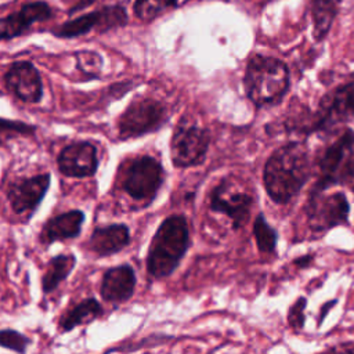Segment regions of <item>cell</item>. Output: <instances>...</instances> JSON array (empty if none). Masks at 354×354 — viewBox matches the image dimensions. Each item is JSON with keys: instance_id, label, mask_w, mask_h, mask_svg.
Listing matches in <instances>:
<instances>
[{"instance_id": "obj_11", "label": "cell", "mask_w": 354, "mask_h": 354, "mask_svg": "<svg viewBox=\"0 0 354 354\" xmlns=\"http://www.w3.org/2000/svg\"><path fill=\"white\" fill-rule=\"evenodd\" d=\"M57 165L58 170L66 177H91L97 173L100 165L97 147L90 141L72 142L59 152Z\"/></svg>"}, {"instance_id": "obj_1", "label": "cell", "mask_w": 354, "mask_h": 354, "mask_svg": "<svg viewBox=\"0 0 354 354\" xmlns=\"http://www.w3.org/2000/svg\"><path fill=\"white\" fill-rule=\"evenodd\" d=\"M311 173L308 151L301 142H288L267 160L263 181L277 203H286L299 194Z\"/></svg>"}, {"instance_id": "obj_28", "label": "cell", "mask_w": 354, "mask_h": 354, "mask_svg": "<svg viewBox=\"0 0 354 354\" xmlns=\"http://www.w3.org/2000/svg\"><path fill=\"white\" fill-rule=\"evenodd\" d=\"M306 297L300 296L293 306H290L288 313V321L289 325L293 329H300L304 325V307H306Z\"/></svg>"}, {"instance_id": "obj_10", "label": "cell", "mask_w": 354, "mask_h": 354, "mask_svg": "<svg viewBox=\"0 0 354 354\" xmlns=\"http://www.w3.org/2000/svg\"><path fill=\"white\" fill-rule=\"evenodd\" d=\"M354 118V80L337 87L322 98L319 111L313 122V129H328L339 122Z\"/></svg>"}, {"instance_id": "obj_2", "label": "cell", "mask_w": 354, "mask_h": 354, "mask_svg": "<svg viewBox=\"0 0 354 354\" xmlns=\"http://www.w3.org/2000/svg\"><path fill=\"white\" fill-rule=\"evenodd\" d=\"M189 245V228L184 216L166 217L156 230L147 257L148 274L156 279L169 277L180 264Z\"/></svg>"}, {"instance_id": "obj_18", "label": "cell", "mask_w": 354, "mask_h": 354, "mask_svg": "<svg viewBox=\"0 0 354 354\" xmlns=\"http://www.w3.org/2000/svg\"><path fill=\"white\" fill-rule=\"evenodd\" d=\"M104 313L102 306L95 297H87L65 313L59 319V328L62 332H71L73 328L90 324Z\"/></svg>"}, {"instance_id": "obj_16", "label": "cell", "mask_w": 354, "mask_h": 354, "mask_svg": "<svg viewBox=\"0 0 354 354\" xmlns=\"http://www.w3.org/2000/svg\"><path fill=\"white\" fill-rule=\"evenodd\" d=\"M84 218V213L79 209H73L48 218L40 231L41 243L51 245L57 241L73 239L79 236Z\"/></svg>"}, {"instance_id": "obj_24", "label": "cell", "mask_w": 354, "mask_h": 354, "mask_svg": "<svg viewBox=\"0 0 354 354\" xmlns=\"http://www.w3.org/2000/svg\"><path fill=\"white\" fill-rule=\"evenodd\" d=\"M253 232L257 242V248L261 253H271L277 246V232L272 227L268 225L264 216L260 213L253 224Z\"/></svg>"}, {"instance_id": "obj_9", "label": "cell", "mask_w": 354, "mask_h": 354, "mask_svg": "<svg viewBox=\"0 0 354 354\" xmlns=\"http://www.w3.org/2000/svg\"><path fill=\"white\" fill-rule=\"evenodd\" d=\"M253 196L238 187L232 185L230 180H223L212 192L210 207L214 212L224 213L232 220V227L241 228L249 220L250 209L253 206Z\"/></svg>"}, {"instance_id": "obj_4", "label": "cell", "mask_w": 354, "mask_h": 354, "mask_svg": "<svg viewBox=\"0 0 354 354\" xmlns=\"http://www.w3.org/2000/svg\"><path fill=\"white\" fill-rule=\"evenodd\" d=\"M318 180L313 192H322L332 185H343L354 192V131L346 130L328 145L317 159Z\"/></svg>"}, {"instance_id": "obj_15", "label": "cell", "mask_w": 354, "mask_h": 354, "mask_svg": "<svg viewBox=\"0 0 354 354\" xmlns=\"http://www.w3.org/2000/svg\"><path fill=\"white\" fill-rule=\"evenodd\" d=\"M136 272L131 266L122 264L109 268L101 282V296L108 303L127 301L136 289Z\"/></svg>"}, {"instance_id": "obj_3", "label": "cell", "mask_w": 354, "mask_h": 354, "mask_svg": "<svg viewBox=\"0 0 354 354\" xmlns=\"http://www.w3.org/2000/svg\"><path fill=\"white\" fill-rule=\"evenodd\" d=\"M245 90L256 106L278 104L289 87V71L278 58L253 55L245 71Z\"/></svg>"}, {"instance_id": "obj_7", "label": "cell", "mask_w": 354, "mask_h": 354, "mask_svg": "<svg viewBox=\"0 0 354 354\" xmlns=\"http://www.w3.org/2000/svg\"><path fill=\"white\" fill-rule=\"evenodd\" d=\"M304 210L310 228L315 232H324L336 225L346 224L350 206L343 192L330 195L311 192Z\"/></svg>"}, {"instance_id": "obj_20", "label": "cell", "mask_w": 354, "mask_h": 354, "mask_svg": "<svg viewBox=\"0 0 354 354\" xmlns=\"http://www.w3.org/2000/svg\"><path fill=\"white\" fill-rule=\"evenodd\" d=\"M91 30L100 32V10L72 18L58 25L55 29L51 30V33L61 39H73L87 35Z\"/></svg>"}, {"instance_id": "obj_13", "label": "cell", "mask_w": 354, "mask_h": 354, "mask_svg": "<svg viewBox=\"0 0 354 354\" xmlns=\"http://www.w3.org/2000/svg\"><path fill=\"white\" fill-rule=\"evenodd\" d=\"M50 183V173H41L14 181L7 191V196L14 213H33L47 194Z\"/></svg>"}, {"instance_id": "obj_12", "label": "cell", "mask_w": 354, "mask_h": 354, "mask_svg": "<svg viewBox=\"0 0 354 354\" xmlns=\"http://www.w3.org/2000/svg\"><path fill=\"white\" fill-rule=\"evenodd\" d=\"M6 87L21 101L37 104L43 98V80L30 61H15L4 73Z\"/></svg>"}, {"instance_id": "obj_14", "label": "cell", "mask_w": 354, "mask_h": 354, "mask_svg": "<svg viewBox=\"0 0 354 354\" xmlns=\"http://www.w3.org/2000/svg\"><path fill=\"white\" fill-rule=\"evenodd\" d=\"M53 10L47 1L36 0L25 3L19 10L0 18V40H11L24 35L36 22L47 21Z\"/></svg>"}, {"instance_id": "obj_29", "label": "cell", "mask_w": 354, "mask_h": 354, "mask_svg": "<svg viewBox=\"0 0 354 354\" xmlns=\"http://www.w3.org/2000/svg\"><path fill=\"white\" fill-rule=\"evenodd\" d=\"M94 0H80L72 10H71V14L72 12H75V11H79V10H83V8H86L87 6H90L91 3H93Z\"/></svg>"}, {"instance_id": "obj_5", "label": "cell", "mask_w": 354, "mask_h": 354, "mask_svg": "<svg viewBox=\"0 0 354 354\" xmlns=\"http://www.w3.org/2000/svg\"><path fill=\"white\" fill-rule=\"evenodd\" d=\"M167 119L166 108L153 98H137L130 102L118 120L122 140L137 138L158 130Z\"/></svg>"}, {"instance_id": "obj_8", "label": "cell", "mask_w": 354, "mask_h": 354, "mask_svg": "<svg viewBox=\"0 0 354 354\" xmlns=\"http://www.w3.org/2000/svg\"><path fill=\"white\" fill-rule=\"evenodd\" d=\"M210 142L209 131L196 126L181 123L171 138V160L177 167H189L205 159Z\"/></svg>"}, {"instance_id": "obj_19", "label": "cell", "mask_w": 354, "mask_h": 354, "mask_svg": "<svg viewBox=\"0 0 354 354\" xmlns=\"http://www.w3.org/2000/svg\"><path fill=\"white\" fill-rule=\"evenodd\" d=\"M76 266V257L73 254H65L61 253L55 257H53L41 278V289L43 293H51L54 292L61 282H64L69 274L73 271Z\"/></svg>"}, {"instance_id": "obj_21", "label": "cell", "mask_w": 354, "mask_h": 354, "mask_svg": "<svg viewBox=\"0 0 354 354\" xmlns=\"http://www.w3.org/2000/svg\"><path fill=\"white\" fill-rule=\"evenodd\" d=\"M337 15V6L333 0H313L311 17L314 24V37L322 40Z\"/></svg>"}, {"instance_id": "obj_25", "label": "cell", "mask_w": 354, "mask_h": 354, "mask_svg": "<svg viewBox=\"0 0 354 354\" xmlns=\"http://www.w3.org/2000/svg\"><path fill=\"white\" fill-rule=\"evenodd\" d=\"M76 64L83 75L97 79L102 69V57L93 50H80L76 53Z\"/></svg>"}, {"instance_id": "obj_26", "label": "cell", "mask_w": 354, "mask_h": 354, "mask_svg": "<svg viewBox=\"0 0 354 354\" xmlns=\"http://www.w3.org/2000/svg\"><path fill=\"white\" fill-rule=\"evenodd\" d=\"M30 344V339L22 332L15 329H0V347L12 350L15 353L24 354Z\"/></svg>"}, {"instance_id": "obj_23", "label": "cell", "mask_w": 354, "mask_h": 354, "mask_svg": "<svg viewBox=\"0 0 354 354\" xmlns=\"http://www.w3.org/2000/svg\"><path fill=\"white\" fill-rule=\"evenodd\" d=\"M129 21L127 11L123 6H105L100 8V33L123 28Z\"/></svg>"}, {"instance_id": "obj_17", "label": "cell", "mask_w": 354, "mask_h": 354, "mask_svg": "<svg viewBox=\"0 0 354 354\" xmlns=\"http://www.w3.org/2000/svg\"><path fill=\"white\" fill-rule=\"evenodd\" d=\"M130 242V231L124 224H109L93 230L87 246L100 257L111 256L124 249Z\"/></svg>"}, {"instance_id": "obj_6", "label": "cell", "mask_w": 354, "mask_h": 354, "mask_svg": "<svg viewBox=\"0 0 354 354\" xmlns=\"http://www.w3.org/2000/svg\"><path fill=\"white\" fill-rule=\"evenodd\" d=\"M163 183V167L158 159L144 155L136 158L124 170L123 191L134 201H152Z\"/></svg>"}, {"instance_id": "obj_27", "label": "cell", "mask_w": 354, "mask_h": 354, "mask_svg": "<svg viewBox=\"0 0 354 354\" xmlns=\"http://www.w3.org/2000/svg\"><path fill=\"white\" fill-rule=\"evenodd\" d=\"M35 130L36 127L28 123L0 118V144L14 136H30L35 133Z\"/></svg>"}, {"instance_id": "obj_22", "label": "cell", "mask_w": 354, "mask_h": 354, "mask_svg": "<svg viewBox=\"0 0 354 354\" xmlns=\"http://www.w3.org/2000/svg\"><path fill=\"white\" fill-rule=\"evenodd\" d=\"M178 0H136L133 11L141 21H152L166 10L177 6Z\"/></svg>"}]
</instances>
